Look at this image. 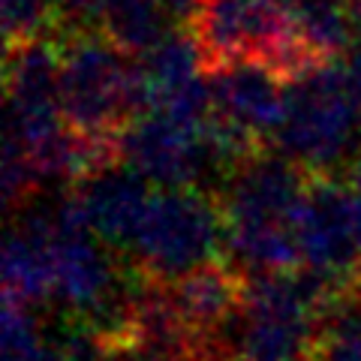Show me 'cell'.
Wrapping results in <instances>:
<instances>
[{
    "label": "cell",
    "instance_id": "cell-7",
    "mask_svg": "<svg viewBox=\"0 0 361 361\" xmlns=\"http://www.w3.org/2000/svg\"><path fill=\"white\" fill-rule=\"evenodd\" d=\"M298 268H310L341 283H355L361 265V235L346 180L310 175L295 214Z\"/></svg>",
    "mask_w": 361,
    "mask_h": 361
},
{
    "label": "cell",
    "instance_id": "cell-16",
    "mask_svg": "<svg viewBox=\"0 0 361 361\" xmlns=\"http://www.w3.org/2000/svg\"><path fill=\"white\" fill-rule=\"evenodd\" d=\"M337 66H341V78L346 85V94L353 97V103L361 109V45H353V49L337 61Z\"/></svg>",
    "mask_w": 361,
    "mask_h": 361
},
{
    "label": "cell",
    "instance_id": "cell-14",
    "mask_svg": "<svg viewBox=\"0 0 361 361\" xmlns=\"http://www.w3.org/2000/svg\"><path fill=\"white\" fill-rule=\"evenodd\" d=\"M0 21H4L6 45L21 39L49 37V30L61 25L58 0H0Z\"/></svg>",
    "mask_w": 361,
    "mask_h": 361
},
{
    "label": "cell",
    "instance_id": "cell-17",
    "mask_svg": "<svg viewBox=\"0 0 361 361\" xmlns=\"http://www.w3.org/2000/svg\"><path fill=\"white\" fill-rule=\"evenodd\" d=\"M160 4H163V9L169 13V18H172L175 25H190L205 0H160Z\"/></svg>",
    "mask_w": 361,
    "mask_h": 361
},
{
    "label": "cell",
    "instance_id": "cell-20",
    "mask_svg": "<svg viewBox=\"0 0 361 361\" xmlns=\"http://www.w3.org/2000/svg\"><path fill=\"white\" fill-rule=\"evenodd\" d=\"M115 361H151V358H145V355H135V353H130V349H121V346H118Z\"/></svg>",
    "mask_w": 361,
    "mask_h": 361
},
{
    "label": "cell",
    "instance_id": "cell-9",
    "mask_svg": "<svg viewBox=\"0 0 361 361\" xmlns=\"http://www.w3.org/2000/svg\"><path fill=\"white\" fill-rule=\"evenodd\" d=\"M214 115L259 145H274L286 115L289 82L262 61H232L208 70Z\"/></svg>",
    "mask_w": 361,
    "mask_h": 361
},
{
    "label": "cell",
    "instance_id": "cell-4",
    "mask_svg": "<svg viewBox=\"0 0 361 361\" xmlns=\"http://www.w3.org/2000/svg\"><path fill=\"white\" fill-rule=\"evenodd\" d=\"M220 259H226V229L217 196L202 187H157L123 262L157 283H175Z\"/></svg>",
    "mask_w": 361,
    "mask_h": 361
},
{
    "label": "cell",
    "instance_id": "cell-1",
    "mask_svg": "<svg viewBox=\"0 0 361 361\" xmlns=\"http://www.w3.org/2000/svg\"><path fill=\"white\" fill-rule=\"evenodd\" d=\"M310 172L274 145L244 157L217 190L226 259L244 277L298 268L295 214Z\"/></svg>",
    "mask_w": 361,
    "mask_h": 361
},
{
    "label": "cell",
    "instance_id": "cell-5",
    "mask_svg": "<svg viewBox=\"0 0 361 361\" xmlns=\"http://www.w3.org/2000/svg\"><path fill=\"white\" fill-rule=\"evenodd\" d=\"M274 148L310 175L346 172L361 157V109L346 94L337 61L289 82Z\"/></svg>",
    "mask_w": 361,
    "mask_h": 361
},
{
    "label": "cell",
    "instance_id": "cell-6",
    "mask_svg": "<svg viewBox=\"0 0 361 361\" xmlns=\"http://www.w3.org/2000/svg\"><path fill=\"white\" fill-rule=\"evenodd\" d=\"M121 160L154 187H202L217 196L226 169L208 142V127H187L163 115L135 118L118 139Z\"/></svg>",
    "mask_w": 361,
    "mask_h": 361
},
{
    "label": "cell",
    "instance_id": "cell-11",
    "mask_svg": "<svg viewBox=\"0 0 361 361\" xmlns=\"http://www.w3.org/2000/svg\"><path fill=\"white\" fill-rule=\"evenodd\" d=\"M169 21L172 18H169L160 0H118L99 18V30L127 54L139 58L172 30Z\"/></svg>",
    "mask_w": 361,
    "mask_h": 361
},
{
    "label": "cell",
    "instance_id": "cell-8",
    "mask_svg": "<svg viewBox=\"0 0 361 361\" xmlns=\"http://www.w3.org/2000/svg\"><path fill=\"white\" fill-rule=\"evenodd\" d=\"M78 214L99 241L118 256H127L151 208L157 187L123 160L94 169L70 187Z\"/></svg>",
    "mask_w": 361,
    "mask_h": 361
},
{
    "label": "cell",
    "instance_id": "cell-3",
    "mask_svg": "<svg viewBox=\"0 0 361 361\" xmlns=\"http://www.w3.org/2000/svg\"><path fill=\"white\" fill-rule=\"evenodd\" d=\"M61 109L73 130L94 139H121L142 118L135 58L99 27H58Z\"/></svg>",
    "mask_w": 361,
    "mask_h": 361
},
{
    "label": "cell",
    "instance_id": "cell-15",
    "mask_svg": "<svg viewBox=\"0 0 361 361\" xmlns=\"http://www.w3.org/2000/svg\"><path fill=\"white\" fill-rule=\"evenodd\" d=\"M111 4H118V0H58V27H97Z\"/></svg>",
    "mask_w": 361,
    "mask_h": 361
},
{
    "label": "cell",
    "instance_id": "cell-19",
    "mask_svg": "<svg viewBox=\"0 0 361 361\" xmlns=\"http://www.w3.org/2000/svg\"><path fill=\"white\" fill-rule=\"evenodd\" d=\"M187 361H235L229 353H223V349H205V353H196L193 358Z\"/></svg>",
    "mask_w": 361,
    "mask_h": 361
},
{
    "label": "cell",
    "instance_id": "cell-10",
    "mask_svg": "<svg viewBox=\"0 0 361 361\" xmlns=\"http://www.w3.org/2000/svg\"><path fill=\"white\" fill-rule=\"evenodd\" d=\"M166 289L202 349H220L223 334L244 301L247 277L229 259H220L175 283H166Z\"/></svg>",
    "mask_w": 361,
    "mask_h": 361
},
{
    "label": "cell",
    "instance_id": "cell-2",
    "mask_svg": "<svg viewBox=\"0 0 361 361\" xmlns=\"http://www.w3.org/2000/svg\"><path fill=\"white\" fill-rule=\"evenodd\" d=\"M310 268L247 277L244 301L226 329L220 349L235 361H316L325 313L353 292Z\"/></svg>",
    "mask_w": 361,
    "mask_h": 361
},
{
    "label": "cell",
    "instance_id": "cell-21",
    "mask_svg": "<svg viewBox=\"0 0 361 361\" xmlns=\"http://www.w3.org/2000/svg\"><path fill=\"white\" fill-rule=\"evenodd\" d=\"M355 292L361 295V265H358V274H355Z\"/></svg>",
    "mask_w": 361,
    "mask_h": 361
},
{
    "label": "cell",
    "instance_id": "cell-13",
    "mask_svg": "<svg viewBox=\"0 0 361 361\" xmlns=\"http://www.w3.org/2000/svg\"><path fill=\"white\" fill-rule=\"evenodd\" d=\"M316 361H361V295L353 289L325 313Z\"/></svg>",
    "mask_w": 361,
    "mask_h": 361
},
{
    "label": "cell",
    "instance_id": "cell-18",
    "mask_svg": "<svg viewBox=\"0 0 361 361\" xmlns=\"http://www.w3.org/2000/svg\"><path fill=\"white\" fill-rule=\"evenodd\" d=\"M346 180V190H349V199H353V208H355V220H358V235H361V157L343 172Z\"/></svg>",
    "mask_w": 361,
    "mask_h": 361
},
{
    "label": "cell",
    "instance_id": "cell-12",
    "mask_svg": "<svg viewBox=\"0 0 361 361\" xmlns=\"http://www.w3.org/2000/svg\"><path fill=\"white\" fill-rule=\"evenodd\" d=\"M4 361H49L54 334L42 322L33 304L4 295Z\"/></svg>",
    "mask_w": 361,
    "mask_h": 361
}]
</instances>
